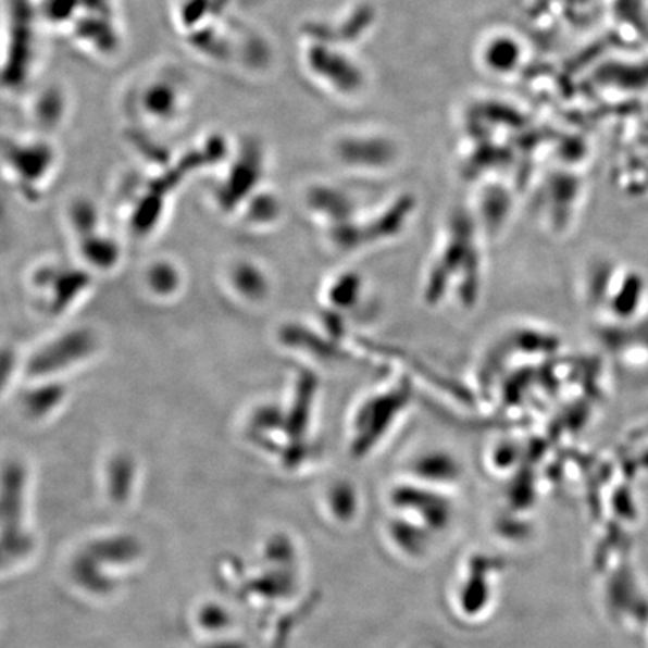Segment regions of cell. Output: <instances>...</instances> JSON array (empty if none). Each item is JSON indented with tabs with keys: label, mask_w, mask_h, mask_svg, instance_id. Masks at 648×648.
Listing matches in <instances>:
<instances>
[]
</instances>
